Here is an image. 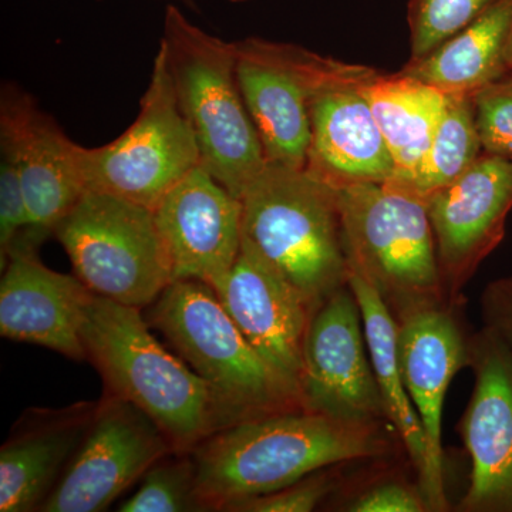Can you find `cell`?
Masks as SVG:
<instances>
[{
  "label": "cell",
  "instance_id": "cell-14",
  "mask_svg": "<svg viewBox=\"0 0 512 512\" xmlns=\"http://www.w3.org/2000/svg\"><path fill=\"white\" fill-rule=\"evenodd\" d=\"M0 146L18 163L29 229L23 234L43 244L76 207L84 188L77 147L28 92L5 83L0 92Z\"/></svg>",
  "mask_w": 512,
  "mask_h": 512
},
{
  "label": "cell",
  "instance_id": "cell-31",
  "mask_svg": "<svg viewBox=\"0 0 512 512\" xmlns=\"http://www.w3.org/2000/svg\"><path fill=\"white\" fill-rule=\"evenodd\" d=\"M480 306L483 328L493 332L512 353V275L485 286Z\"/></svg>",
  "mask_w": 512,
  "mask_h": 512
},
{
  "label": "cell",
  "instance_id": "cell-11",
  "mask_svg": "<svg viewBox=\"0 0 512 512\" xmlns=\"http://www.w3.org/2000/svg\"><path fill=\"white\" fill-rule=\"evenodd\" d=\"M301 396L303 409L333 419L386 420L362 312L349 285L313 312L303 349Z\"/></svg>",
  "mask_w": 512,
  "mask_h": 512
},
{
  "label": "cell",
  "instance_id": "cell-19",
  "mask_svg": "<svg viewBox=\"0 0 512 512\" xmlns=\"http://www.w3.org/2000/svg\"><path fill=\"white\" fill-rule=\"evenodd\" d=\"M212 289L252 348L301 390L306 332L315 312L301 293L244 242L234 268Z\"/></svg>",
  "mask_w": 512,
  "mask_h": 512
},
{
  "label": "cell",
  "instance_id": "cell-1",
  "mask_svg": "<svg viewBox=\"0 0 512 512\" xmlns=\"http://www.w3.org/2000/svg\"><path fill=\"white\" fill-rule=\"evenodd\" d=\"M382 423H352L293 410L239 421L191 451L198 494L207 511L274 493L318 471L384 456Z\"/></svg>",
  "mask_w": 512,
  "mask_h": 512
},
{
  "label": "cell",
  "instance_id": "cell-24",
  "mask_svg": "<svg viewBox=\"0 0 512 512\" xmlns=\"http://www.w3.org/2000/svg\"><path fill=\"white\" fill-rule=\"evenodd\" d=\"M483 153L473 94H447L443 116L419 170L403 183L384 185L427 202L466 173Z\"/></svg>",
  "mask_w": 512,
  "mask_h": 512
},
{
  "label": "cell",
  "instance_id": "cell-2",
  "mask_svg": "<svg viewBox=\"0 0 512 512\" xmlns=\"http://www.w3.org/2000/svg\"><path fill=\"white\" fill-rule=\"evenodd\" d=\"M141 312L94 295L82 330L86 360L107 393L146 413L175 451L191 453L235 421L214 387L158 342Z\"/></svg>",
  "mask_w": 512,
  "mask_h": 512
},
{
  "label": "cell",
  "instance_id": "cell-26",
  "mask_svg": "<svg viewBox=\"0 0 512 512\" xmlns=\"http://www.w3.org/2000/svg\"><path fill=\"white\" fill-rule=\"evenodd\" d=\"M494 0H409L410 60L423 59L458 35Z\"/></svg>",
  "mask_w": 512,
  "mask_h": 512
},
{
  "label": "cell",
  "instance_id": "cell-33",
  "mask_svg": "<svg viewBox=\"0 0 512 512\" xmlns=\"http://www.w3.org/2000/svg\"><path fill=\"white\" fill-rule=\"evenodd\" d=\"M164 2L168 3H183V5L188 6L191 9H197V5H195V0H164Z\"/></svg>",
  "mask_w": 512,
  "mask_h": 512
},
{
  "label": "cell",
  "instance_id": "cell-15",
  "mask_svg": "<svg viewBox=\"0 0 512 512\" xmlns=\"http://www.w3.org/2000/svg\"><path fill=\"white\" fill-rule=\"evenodd\" d=\"M474 389L461 421L471 461L470 484L460 508L512 512V353L493 332L470 338Z\"/></svg>",
  "mask_w": 512,
  "mask_h": 512
},
{
  "label": "cell",
  "instance_id": "cell-5",
  "mask_svg": "<svg viewBox=\"0 0 512 512\" xmlns=\"http://www.w3.org/2000/svg\"><path fill=\"white\" fill-rule=\"evenodd\" d=\"M146 320L214 387L235 423L303 409L301 390L252 348L210 285L174 281Z\"/></svg>",
  "mask_w": 512,
  "mask_h": 512
},
{
  "label": "cell",
  "instance_id": "cell-18",
  "mask_svg": "<svg viewBox=\"0 0 512 512\" xmlns=\"http://www.w3.org/2000/svg\"><path fill=\"white\" fill-rule=\"evenodd\" d=\"M377 73L365 66L320 87L311 101V146L305 170L336 190L384 184L393 177L392 154L363 93V86Z\"/></svg>",
  "mask_w": 512,
  "mask_h": 512
},
{
  "label": "cell",
  "instance_id": "cell-29",
  "mask_svg": "<svg viewBox=\"0 0 512 512\" xmlns=\"http://www.w3.org/2000/svg\"><path fill=\"white\" fill-rule=\"evenodd\" d=\"M322 471L274 493L258 495L228 505L229 512H309L329 494L332 481Z\"/></svg>",
  "mask_w": 512,
  "mask_h": 512
},
{
  "label": "cell",
  "instance_id": "cell-13",
  "mask_svg": "<svg viewBox=\"0 0 512 512\" xmlns=\"http://www.w3.org/2000/svg\"><path fill=\"white\" fill-rule=\"evenodd\" d=\"M441 279L451 302L501 244L512 211V161L483 153L426 202Z\"/></svg>",
  "mask_w": 512,
  "mask_h": 512
},
{
  "label": "cell",
  "instance_id": "cell-4",
  "mask_svg": "<svg viewBox=\"0 0 512 512\" xmlns=\"http://www.w3.org/2000/svg\"><path fill=\"white\" fill-rule=\"evenodd\" d=\"M242 201V242L319 308L349 285L338 190L306 170L266 163Z\"/></svg>",
  "mask_w": 512,
  "mask_h": 512
},
{
  "label": "cell",
  "instance_id": "cell-6",
  "mask_svg": "<svg viewBox=\"0 0 512 512\" xmlns=\"http://www.w3.org/2000/svg\"><path fill=\"white\" fill-rule=\"evenodd\" d=\"M338 201L350 272L375 286L394 319L451 302L426 202L376 183L339 188Z\"/></svg>",
  "mask_w": 512,
  "mask_h": 512
},
{
  "label": "cell",
  "instance_id": "cell-17",
  "mask_svg": "<svg viewBox=\"0 0 512 512\" xmlns=\"http://www.w3.org/2000/svg\"><path fill=\"white\" fill-rule=\"evenodd\" d=\"M40 245L22 234L9 252L0 281V335L84 360L83 323L94 293L76 275L47 268Z\"/></svg>",
  "mask_w": 512,
  "mask_h": 512
},
{
  "label": "cell",
  "instance_id": "cell-34",
  "mask_svg": "<svg viewBox=\"0 0 512 512\" xmlns=\"http://www.w3.org/2000/svg\"><path fill=\"white\" fill-rule=\"evenodd\" d=\"M225 2L235 3V5H238V3H248L252 2V0H225Z\"/></svg>",
  "mask_w": 512,
  "mask_h": 512
},
{
  "label": "cell",
  "instance_id": "cell-16",
  "mask_svg": "<svg viewBox=\"0 0 512 512\" xmlns=\"http://www.w3.org/2000/svg\"><path fill=\"white\" fill-rule=\"evenodd\" d=\"M153 212L174 281L214 288L234 268L242 248V201L201 164Z\"/></svg>",
  "mask_w": 512,
  "mask_h": 512
},
{
  "label": "cell",
  "instance_id": "cell-25",
  "mask_svg": "<svg viewBox=\"0 0 512 512\" xmlns=\"http://www.w3.org/2000/svg\"><path fill=\"white\" fill-rule=\"evenodd\" d=\"M117 511L192 512L207 511L197 487V467L191 453L168 454L144 474L137 490Z\"/></svg>",
  "mask_w": 512,
  "mask_h": 512
},
{
  "label": "cell",
  "instance_id": "cell-12",
  "mask_svg": "<svg viewBox=\"0 0 512 512\" xmlns=\"http://www.w3.org/2000/svg\"><path fill=\"white\" fill-rule=\"evenodd\" d=\"M404 384L419 414L427 443L426 476L419 483L430 511H447L441 431L443 407L454 376L470 362V338L453 302L417 306L396 319Z\"/></svg>",
  "mask_w": 512,
  "mask_h": 512
},
{
  "label": "cell",
  "instance_id": "cell-8",
  "mask_svg": "<svg viewBox=\"0 0 512 512\" xmlns=\"http://www.w3.org/2000/svg\"><path fill=\"white\" fill-rule=\"evenodd\" d=\"M200 164L197 141L175 100L160 49L134 123L104 146L77 147L86 191L114 195L150 210Z\"/></svg>",
  "mask_w": 512,
  "mask_h": 512
},
{
  "label": "cell",
  "instance_id": "cell-7",
  "mask_svg": "<svg viewBox=\"0 0 512 512\" xmlns=\"http://www.w3.org/2000/svg\"><path fill=\"white\" fill-rule=\"evenodd\" d=\"M53 235L94 295L143 311L174 282L154 212L144 205L86 191Z\"/></svg>",
  "mask_w": 512,
  "mask_h": 512
},
{
  "label": "cell",
  "instance_id": "cell-35",
  "mask_svg": "<svg viewBox=\"0 0 512 512\" xmlns=\"http://www.w3.org/2000/svg\"><path fill=\"white\" fill-rule=\"evenodd\" d=\"M510 74H511V76H512V72H511Z\"/></svg>",
  "mask_w": 512,
  "mask_h": 512
},
{
  "label": "cell",
  "instance_id": "cell-23",
  "mask_svg": "<svg viewBox=\"0 0 512 512\" xmlns=\"http://www.w3.org/2000/svg\"><path fill=\"white\" fill-rule=\"evenodd\" d=\"M349 286L355 293L362 312L367 349L382 396L387 423L392 424L399 434L420 483L426 476L427 443L419 414L414 409L404 384L397 346L396 319L375 286L370 285L365 278L356 272H350Z\"/></svg>",
  "mask_w": 512,
  "mask_h": 512
},
{
  "label": "cell",
  "instance_id": "cell-27",
  "mask_svg": "<svg viewBox=\"0 0 512 512\" xmlns=\"http://www.w3.org/2000/svg\"><path fill=\"white\" fill-rule=\"evenodd\" d=\"M474 116L484 153L512 161V76L473 94Z\"/></svg>",
  "mask_w": 512,
  "mask_h": 512
},
{
  "label": "cell",
  "instance_id": "cell-28",
  "mask_svg": "<svg viewBox=\"0 0 512 512\" xmlns=\"http://www.w3.org/2000/svg\"><path fill=\"white\" fill-rule=\"evenodd\" d=\"M28 229L29 214L18 163L9 148L0 146V268Z\"/></svg>",
  "mask_w": 512,
  "mask_h": 512
},
{
  "label": "cell",
  "instance_id": "cell-20",
  "mask_svg": "<svg viewBox=\"0 0 512 512\" xmlns=\"http://www.w3.org/2000/svg\"><path fill=\"white\" fill-rule=\"evenodd\" d=\"M97 406V404H96ZM96 406L42 416L0 448V512L39 511L82 443Z\"/></svg>",
  "mask_w": 512,
  "mask_h": 512
},
{
  "label": "cell",
  "instance_id": "cell-21",
  "mask_svg": "<svg viewBox=\"0 0 512 512\" xmlns=\"http://www.w3.org/2000/svg\"><path fill=\"white\" fill-rule=\"evenodd\" d=\"M512 0H494L471 25L402 72L446 94H474L508 76Z\"/></svg>",
  "mask_w": 512,
  "mask_h": 512
},
{
  "label": "cell",
  "instance_id": "cell-22",
  "mask_svg": "<svg viewBox=\"0 0 512 512\" xmlns=\"http://www.w3.org/2000/svg\"><path fill=\"white\" fill-rule=\"evenodd\" d=\"M394 161L387 183H403L419 170L439 126L447 94L410 74L377 73L363 86Z\"/></svg>",
  "mask_w": 512,
  "mask_h": 512
},
{
  "label": "cell",
  "instance_id": "cell-9",
  "mask_svg": "<svg viewBox=\"0 0 512 512\" xmlns=\"http://www.w3.org/2000/svg\"><path fill=\"white\" fill-rule=\"evenodd\" d=\"M234 45L239 89L266 163L305 170L313 96L325 84L359 73L365 66L262 37H245Z\"/></svg>",
  "mask_w": 512,
  "mask_h": 512
},
{
  "label": "cell",
  "instance_id": "cell-32",
  "mask_svg": "<svg viewBox=\"0 0 512 512\" xmlns=\"http://www.w3.org/2000/svg\"><path fill=\"white\" fill-rule=\"evenodd\" d=\"M505 63H507L508 73L512 72V30L510 40H508L507 53H505Z\"/></svg>",
  "mask_w": 512,
  "mask_h": 512
},
{
  "label": "cell",
  "instance_id": "cell-3",
  "mask_svg": "<svg viewBox=\"0 0 512 512\" xmlns=\"http://www.w3.org/2000/svg\"><path fill=\"white\" fill-rule=\"evenodd\" d=\"M158 49L197 141L202 167L241 200L264 170L266 158L239 89L234 42L198 28L168 3Z\"/></svg>",
  "mask_w": 512,
  "mask_h": 512
},
{
  "label": "cell",
  "instance_id": "cell-10",
  "mask_svg": "<svg viewBox=\"0 0 512 512\" xmlns=\"http://www.w3.org/2000/svg\"><path fill=\"white\" fill-rule=\"evenodd\" d=\"M174 447L134 404L107 393L42 512H101L140 483Z\"/></svg>",
  "mask_w": 512,
  "mask_h": 512
},
{
  "label": "cell",
  "instance_id": "cell-30",
  "mask_svg": "<svg viewBox=\"0 0 512 512\" xmlns=\"http://www.w3.org/2000/svg\"><path fill=\"white\" fill-rule=\"evenodd\" d=\"M352 512H426L430 511L420 488L399 483L377 485L360 495L348 508Z\"/></svg>",
  "mask_w": 512,
  "mask_h": 512
}]
</instances>
